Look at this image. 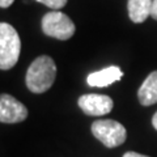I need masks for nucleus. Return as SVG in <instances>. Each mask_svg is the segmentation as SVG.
<instances>
[{
    "mask_svg": "<svg viewBox=\"0 0 157 157\" xmlns=\"http://www.w3.org/2000/svg\"><path fill=\"white\" fill-rule=\"evenodd\" d=\"M38 3H42L51 9H60L67 4V0H37Z\"/></svg>",
    "mask_w": 157,
    "mask_h": 157,
    "instance_id": "9d476101",
    "label": "nucleus"
},
{
    "mask_svg": "<svg viewBox=\"0 0 157 157\" xmlns=\"http://www.w3.org/2000/svg\"><path fill=\"white\" fill-rule=\"evenodd\" d=\"M151 16L157 21V0H153V3H152V12H151Z\"/></svg>",
    "mask_w": 157,
    "mask_h": 157,
    "instance_id": "9b49d317",
    "label": "nucleus"
},
{
    "mask_svg": "<svg viewBox=\"0 0 157 157\" xmlns=\"http://www.w3.org/2000/svg\"><path fill=\"white\" fill-rule=\"evenodd\" d=\"M123 157H149V156H145V155H141V153H136V152H126L123 155Z\"/></svg>",
    "mask_w": 157,
    "mask_h": 157,
    "instance_id": "ddd939ff",
    "label": "nucleus"
},
{
    "mask_svg": "<svg viewBox=\"0 0 157 157\" xmlns=\"http://www.w3.org/2000/svg\"><path fill=\"white\" fill-rule=\"evenodd\" d=\"M14 0H0V7H2L3 9H6L8 7H11L13 4Z\"/></svg>",
    "mask_w": 157,
    "mask_h": 157,
    "instance_id": "f8f14e48",
    "label": "nucleus"
},
{
    "mask_svg": "<svg viewBox=\"0 0 157 157\" xmlns=\"http://www.w3.org/2000/svg\"><path fill=\"white\" fill-rule=\"evenodd\" d=\"M28 118L26 106L9 94L0 97V121L2 123H20Z\"/></svg>",
    "mask_w": 157,
    "mask_h": 157,
    "instance_id": "423d86ee",
    "label": "nucleus"
},
{
    "mask_svg": "<svg viewBox=\"0 0 157 157\" xmlns=\"http://www.w3.org/2000/svg\"><path fill=\"white\" fill-rule=\"evenodd\" d=\"M78 107L85 113L86 115L92 117H100L106 115L113 110V100L109 96L105 94H96V93H90V94H82L77 101Z\"/></svg>",
    "mask_w": 157,
    "mask_h": 157,
    "instance_id": "39448f33",
    "label": "nucleus"
},
{
    "mask_svg": "<svg viewBox=\"0 0 157 157\" xmlns=\"http://www.w3.org/2000/svg\"><path fill=\"white\" fill-rule=\"evenodd\" d=\"M42 30L48 37L67 41L75 34L76 26L67 14L59 11H51L42 18Z\"/></svg>",
    "mask_w": 157,
    "mask_h": 157,
    "instance_id": "20e7f679",
    "label": "nucleus"
},
{
    "mask_svg": "<svg viewBox=\"0 0 157 157\" xmlns=\"http://www.w3.org/2000/svg\"><path fill=\"white\" fill-rule=\"evenodd\" d=\"M123 76V72L119 67L110 66L106 67L101 71L93 72L86 77V82L89 86H97V88H105L111 85L113 82L121 80Z\"/></svg>",
    "mask_w": 157,
    "mask_h": 157,
    "instance_id": "0eeeda50",
    "label": "nucleus"
},
{
    "mask_svg": "<svg viewBox=\"0 0 157 157\" xmlns=\"http://www.w3.org/2000/svg\"><path fill=\"white\" fill-rule=\"evenodd\" d=\"M152 124H153V127L157 130V111L155 113V115H153V118H152Z\"/></svg>",
    "mask_w": 157,
    "mask_h": 157,
    "instance_id": "4468645a",
    "label": "nucleus"
},
{
    "mask_svg": "<svg viewBox=\"0 0 157 157\" xmlns=\"http://www.w3.org/2000/svg\"><path fill=\"white\" fill-rule=\"evenodd\" d=\"M137 97L141 105L151 106L157 104V71L151 72L139 88Z\"/></svg>",
    "mask_w": 157,
    "mask_h": 157,
    "instance_id": "6e6552de",
    "label": "nucleus"
},
{
    "mask_svg": "<svg viewBox=\"0 0 157 157\" xmlns=\"http://www.w3.org/2000/svg\"><path fill=\"white\" fill-rule=\"evenodd\" d=\"M56 77V66L51 56L41 55L28 68L25 82L32 93L41 94L52 86Z\"/></svg>",
    "mask_w": 157,
    "mask_h": 157,
    "instance_id": "f257e3e1",
    "label": "nucleus"
},
{
    "mask_svg": "<svg viewBox=\"0 0 157 157\" xmlns=\"http://www.w3.org/2000/svg\"><path fill=\"white\" fill-rule=\"evenodd\" d=\"M152 3L153 0H128L127 9H128V17L132 22L141 24L151 16Z\"/></svg>",
    "mask_w": 157,
    "mask_h": 157,
    "instance_id": "1a4fd4ad",
    "label": "nucleus"
},
{
    "mask_svg": "<svg viewBox=\"0 0 157 157\" xmlns=\"http://www.w3.org/2000/svg\"><path fill=\"white\" fill-rule=\"evenodd\" d=\"M21 51L20 36L11 24H0V68L11 70L16 66Z\"/></svg>",
    "mask_w": 157,
    "mask_h": 157,
    "instance_id": "f03ea898",
    "label": "nucleus"
},
{
    "mask_svg": "<svg viewBox=\"0 0 157 157\" xmlns=\"http://www.w3.org/2000/svg\"><path fill=\"white\" fill-rule=\"evenodd\" d=\"M92 134L105 147L115 148L127 139V131L123 124L113 119H98L92 123Z\"/></svg>",
    "mask_w": 157,
    "mask_h": 157,
    "instance_id": "7ed1b4c3",
    "label": "nucleus"
}]
</instances>
